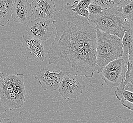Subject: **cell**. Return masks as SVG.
<instances>
[{"instance_id": "12", "label": "cell", "mask_w": 133, "mask_h": 123, "mask_svg": "<svg viewBox=\"0 0 133 123\" xmlns=\"http://www.w3.org/2000/svg\"><path fill=\"white\" fill-rule=\"evenodd\" d=\"M122 43L123 54L121 58L127 66L128 62L133 64V31L125 32L122 39Z\"/></svg>"}, {"instance_id": "13", "label": "cell", "mask_w": 133, "mask_h": 123, "mask_svg": "<svg viewBox=\"0 0 133 123\" xmlns=\"http://www.w3.org/2000/svg\"><path fill=\"white\" fill-rule=\"evenodd\" d=\"M124 82L117 88L115 94L117 98L120 101L121 104L128 109L133 110V93L125 89Z\"/></svg>"}, {"instance_id": "20", "label": "cell", "mask_w": 133, "mask_h": 123, "mask_svg": "<svg viewBox=\"0 0 133 123\" xmlns=\"http://www.w3.org/2000/svg\"><path fill=\"white\" fill-rule=\"evenodd\" d=\"M0 123H11L6 113L0 111Z\"/></svg>"}, {"instance_id": "10", "label": "cell", "mask_w": 133, "mask_h": 123, "mask_svg": "<svg viewBox=\"0 0 133 123\" xmlns=\"http://www.w3.org/2000/svg\"><path fill=\"white\" fill-rule=\"evenodd\" d=\"M31 3L27 0H15L13 4L11 18L12 21L26 24L33 16Z\"/></svg>"}, {"instance_id": "4", "label": "cell", "mask_w": 133, "mask_h": 123, "mask_svg": "<svg viewBox=\"0 0 133 123\" xmlns=\"http://www.w3.org/2000/svg\"><path fill=\"white\" fill-rule=\"evenodd\" d=\"M23 74L9 75L0 88V101L10 110L21 108L25 102L26 90Z\"/></svg>"}, {"instance_id": "15", "label": "cell", "mask_w": 133, "mask_h": 123, "mask_svg": "<svg viewBox=\"0 0 133 123\" xmlns=\"http://www.w3.org/2000/svg\"><path fill=\"white\" fill-rule=\"evenodd\" d=\"M91 3V0L75 1L70 8L72 11L78 15L88 18L90 14L88 11V7Z\"/></svg>"}, {"instance_id": "17", "label": "cell", "mask_w": 133, "mask_h": 123, "mask_svg": "<svg viewBox=\"0 0 133 123\" xmlns=\"http://www.w3.org/2000/svg\"><path fill=\"white\" fill-rule=\"evenodd\" d=\"M133 64L128 62L127 64V71L125 73V79L124 82V87L125 90L133 92Z\"/></svg>"}, {"instance_id": "6", "label": "cell", "mask_w": 133, "mask_h": 123, "mask_svg": "<svg viewBox=\"0 0 133 123\" xmlns=\"http://www.w3.org/2000/svg\"><path fill=\"white\" fill-rule=\"evenodd\" d=\"M83 77L71 74H64L58 91L65 100L77 98L85 89Z\"/></svg>"}, {"instance_id": "8", "label": "cell", "mask_w": 133, "mask_h": 123, "mask_svg": "<svg viewBox=\"0 0 133 123\" xmlns=\"http://www.w3.org/2000/svg\"><path fill=\"white\" fill-rule=\"evenodd\" d=\"M64 73L60 71H52L48 68H42L35 78L38 81L44 90L55 91L58 90Z\"/></svg>"}, {"instance_id": "11", "label": "cell", "mask_w": 133, "mask_h": 123, "mask_svg": "<svg viewBox=\"0 0 133 123\" xmlns=\"http://www.w3.org/2000/svg\"><path fill=\"white\" fill-rule=\"evenodd\" d=\"M33 14L35 18L51 19L56 11L55 3L52 0H34L31 3Z\"/></svg>"}, {"instance_id": "2", "label": "cell", "mask_w": 133, "mask_h": 123, "mask_svg": "<svg viewBox=\"0 0 133 123\" xmlns=\"http://www.w3.org/2000/svg\"><path fill=\"white\" fill-rule=\"evenodd\" d=\"M87 19L95 25L96 29L117 36L121 39L125 32L133 31V20L123 15L121 7L103 10L96 14H90Z\"/></svg>"}, {"instance_id": "7", "label": "cell", "mask_w": 133, "mask_h": 123, "mask_svg": "<svg viewBox=\"0 0 133 123\" xmlns=\"http://www.w3.org/2000/svg\"><path fill=\"white\" fill-rule=\"evenodd\" d=\"M21 52L26 58L36 62L44 61L45 49L42 41L24 34L22 39Z\"/></svg>"}, {"instance_id": "1", "label": "cell", "mask_w": 133, "mask_h": 123, "mask_svg": "<svg viewBox=\"0 0 133 123\" xmlns=\"http://www.w3.org/2000/svg\"><path fill=\"white\" fill-rule=\"evenodd\" d=\"M56 33L48 52L49 64L64 74L92 78L97 71L96 28L66 3L54 16Z\"/></svg>"}, {"instance_id": "16", "label": "cell", "mask_w": 133, "mask_h": 123, "mask_svg": "<svg viewBox=\"0 0 133 123\" xmlns=\"http://www.w3.org/2000/svg\"><path fill=\"white\" fill-rule=\"evenodd\" d=\"M124 0H92L91 2L101 6L103 10L120 7L123 4Z\"/></svg>"}, {"instance_id": "9", "label": "cell", "mask_w": 133, "mask_h": 123, "mask_svg": "<svg viewBox=\"0 0 133 123\" xmlns=\"http://www.w3.org/2000/svg\"><path fill=\"white\" fill-rule=\"evenodd\" d=\"M26 30L29 36L41 41L47 40L54 31V28L48 20L36 19L28 23Z\"/></svg>"}, {"instance_id": "3", "label": "cell", "mask_w": 133, "mask_h": 123, "mask_svg": "<svg viewBox=\"0 0 133 123\" xmlns=\"http://www.w3.org/2000/svg\"><path fill=\"white\" fill-rule=\"evenodd\" d=\"M122 54V39L96 29V60L98 73L108 64L120 58Z\"/></svg>"}, {"instance_id": "5", "label": "cell", "mask_w": 133, "mask_h": 123, "mask_svg": "<svg viewBox=\"0 0 133 123\" xmlns=\"http://www.w3.org/2000/svg\"><path fill=\"white\" fill-rule=\"evenodd\" d=\"M127 66L122 58L111 62L100 72V76L109 87H118L124 82Z\"/></svg>"}, {"instance_id": "21", "label": "cell", "mask_w": 133, "mask_h": 123, "mask_svg": "<svg viewBox=\"0 0 133 123\" xmlns=\"http://www.w3.org/2000/svg\"><path fill=\"white\" fill-rule=\"evenodd\" d=\"M3 73H2V72L0 71V81L1 79H2V77H3Z\"/></svg>"}, {"instance_id": "19", "label": "cell", "mask_w": 133, "mask_h": 123, "mask_svg": "<svg viewBox=\"0 0 133 123\" xmlns=\"http://www.w3.org/2000/svg\"><path fill=\"white\" fill-rule=\"evenodd\" d=\"M101 6L91 2L88 7V11L90 14H96L102 12L103 10Z\"/></svg>"}, {"instance_id": "14", "label": "cell", "mask_w": 133, "mask_h": 123, "mask_svg": "<svg viewBox=\"0 0 133 123\" xmlns=\"http://www.w3.org/2000/svg\"><path fill=\"white\" fill-rule=\"evenodd\" d=\"M13 0H0V26H5L10 20Z\"/></svg>"}, {"instance_id": "18", "label": "cell", "mask_w": 133, "mask_h": 123, "mask_svg": "<svg viewBox=\"0 0 133 123\" xmlns=\"http://www.w3.org/2000/svg\"><path fill=\"white\" fill-rule=\"evenodd\" d=\"M121 9L123 15L126 18L130 20H133V0H124L123 4L121 6Z\"/></svg>"}]
</instances>
